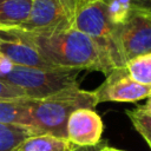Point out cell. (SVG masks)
I'll return each instance as SVG.
<instances>
[{
	"label": "cell",
	"instance_id": "cell-20",
	"mask_svg": "<svg viewBox=\"0 0 151 151\" xmlns=\"http://www.w3.org/2000/svg\"><path fill=\"white\" fill-rule=\"evenodd\" d=\"M132 1H133V6L136 8H139V9L151 13V0H132Z\"/></svg>",
	"mask_w": 151,
	"mask_h": 151
},
{
	"label": "cell",
	"instance_id": "cell-3",
	"mask_svg": "<svg viewBox=\"0 0 151 151\" xmlns=\"http://www.w3.org/2000/svg\"><path fill=\"white\" fill-rule=\"evenodd\" d=\"M73 28L86 34L97 45L113 70L125 66L116 37V26L111 24L107 17L104 1L79 0Z\"/></svg>",
	"mask_w": 151,
	"mask_h": 151
},
{
	"label": "cell",
	"instance_id": "cell-5",
	"mask_svg": "<svg viewBox=\"0 0 151 151\" xmlns=\"http://www.w3.org/2000/svg\"><path fill=\"white\" fill-rule=\"evenodd\" d=\"M79 0H33L27 20L19 27L32 34L73 28Z\"/></svg>",
	"mask_w": 151,
	"mask_h": 151
},
{
	"label": "cell",
	"instance_id": "cell-16",
	"mask_svg": "<svg viewBox=\"0 0 151 151\" xmlns=\"http://www.w3.org/2000/svg\"><path fill=\"white\" fill-rule=\"evenodd\" d=\"M126 114L137 132L145 139L147 144L151 143V117L143 112L139 107L136 110H127Z\"/></svg>",
	"mask_w": 151,
	"mask_h": 151
},
{
	"label": "cell",
	"instance_id": "cell-22",
	"mask_svg": "<svg viewBox=\"0 0 151 151\" xmlns=\"http://www.w3.org/2000/svg\"><path fill=\"white\" fill-rule=\"evenodd\" d=\"M17 125L15 124H0V136L9 132L11 130H13Z\"/></svg>",
	"mask_w": 151,
	"mask_h": 151
},
{
	"label": "cell",
	"instance_id": "cell-18",
	"mask_svg": "<svg viewBox=\"0 0 151 151\" xmlns=\"http://www.w3.org/2000/svg\"><path fill=\"white\" fill-rule=\"evenodd\" d=\"M13 67H14V64L8 58H6L0 53V79L6 74H8Z\"/></svg>",
	"mask_w": 151,
	"mask_h": 151
},
{
	"label": "cell",
	"instance_id": "cell-12",
	"mask_svg": "<svg viewBox=\"0 0 151 151\" xmlns=\"http://www.w3.org/2000/svg\"><path fill=\"white\" fill-rule=\"evenodd\" d=\"M0 124L28 126V98L0 99Z\"/></svg>",
	"mask_w": 151,
	"mask_h": 151
},
{
	"label": "cell",
	"instance_id": "cell-1",
	"mask_svg": "<svg viewBox=\"0 0 151 151\" xmlns=\"http://www.w3.org/2000/svg\"><path fill=\"white\" fill-rule=\"evenodd\" d=\"M39 53L58 68L88 70L109 74L113 67L97 45L83 32L70 28L45 34L28 33Z\"/></svg>",
	"mask_w": 151,
	"mask_h": 151
},
{
	"label": "cell",
	"instance_id": "cell-17",
	"mask_svg": "<svg viewBox=\"0 0 151 151\" xmlns=\"http://www.w3.org/2000/svg\"><path fill=\"white\" fill-rule=\"evenodd\" d=\"M15 98H26V97L18 88L0 80V99H15Z\"/></svg>",
	"mask_w": 151,
	"mask_h": 151
},
{
	"label": "cell",
	"instance_id": "cell-6",
	"mask_svg": "<svg viewBox=\"0 0 151 151\" xmlns=\"http://www.w3.org/2000/svg\"><path fill=\"white\" fill-rule=\"evenodd\" d=\"M116 37L125 64L140 54L151 52V13L136 8L130 18L116 26Z\"/></svg>",
	"mask_w": 151,
	"mask_h": 151
},
{
	"label": "cell",
	"instance_id": "cell-9",
	"mask_svg": "<svg viewBox=\"0 0 151 151\" xmlns=\"http://www.w3.org/2000/svg\"><path fill=\"white\" fill-rule=\"evenodd\" d=\"M104 124L93 109H78L66 123V139L76 146H92L101 140Z\"/></svg>",
	"mask_w": 151,
	"mask_h": 151
},
{
	"label": "cell",
	"instance_id": "cell-24",
	"mask_svg": "<svg viewBox=\"0 0 151 151\" xmlns=\"http://www.w3.org/2000/svg\"><path fill=\"white\" fill-rule=\"evenodd\" d=\"M84 1H105V0H84Z\"/></svg>",
	"mask_w": 151,
	"mask_h": 151
},
{
	"label": "cell",
	"instance_id": "cell-13",
	"mask_svg": "<svg viewBox=\"0 0 151 151\" xmlns=\"http://www.w3.org/2000/svg\"><path fill=\"white\" fill-rule=\"evenodd\" d=\"M125 68L132 80L151 86V52L130 59L125 64Z\"/></svg>",
	"mask_w": 151,
	"mask_h": 151
},
{
	"label": "cell",
	"instance_id": "cell-23",
	"mask_svg": "<svg viewBox=\"0 0 151 151\" xmlns=\"http://www.w3.org/2000/svg\"><path fill=\"white\" fill-rule=\"evenodd\" d=\"M101 151H125V150H119V149H116V147H112V146H109L107 144L101 149Z\"/></svg>",
	"mask_w": 151,
	"mask_h": 151
},
{
	"label": "cell",
	"instance_id": "cell-25",
	"mask_svg": "<svg viewBox=\"0 0 151 151\" xmlns=\"http://www.w3.org/2000/svg\"><path fill=\"white\" fill-rule=\"evenodd\" d=\"M149 146H150V149H151V143H149Z\"/></svg>",
	"mask_w": 151,
	"mask_h": 151
},
{
	"label": "cell",
	"instance_id": "cell-4",
	"mask_svg": "<svg viewBox=\"0 0 151 151\" xmlns=\"http://www.w3.org/2000/svg\"><path fill=\"white\" fill-rule=\"evenodd\" d=\"M80 70L33 68L14 65L12 71L0 80L18 88L29 99H41L67 88L78 87Z\"/></svg>",
	"mask_w": 151,
	"mask_h": 151
},
{
	"label": "cell",
	"instance_id": "cell-19",
	"mask_svg": "<svg viewBox=\"0 0 151 151\" xmlns=\"http://www.w3.org/2000/svg\"><path fill=\"white\" fill-rule=\"evenodd\" d=\"M107 143L105 140H100L98 144L92 145V146H76L72 151H101V149L106 145Z\"/></svg>",
	"mask_w": 151,
	"mask_h": 151
},
{
	"label": "cell",
	"instance_id": "cell-15",
	"mask_svg": "<svg viewBox=\"0 0 151 151\" xmlns=\"http://www.w3.org/2000/svg\"><path fill=\"white\" fill-rule=\"evenodd\" d=\"M33 134H39V133H37L33 129L28 126L17 125L9 132L0 136V151H13L14 147L21 140Z\"/></svg>",
	"mask_w": 151,
	"mask_h": 151
},
{
	"label": "cell",
	"instance_id": "cell-10",
	"mask_svg": "<svg viewBox=\"0 0 151 151\" xmlns=\"http://www.w3.org/2000/svg\"><path fill=\"white\" fill-rule=\"evenodd\" d=\"M74 147L76 145L66 138L39 133L21 140L13 151H72Z\"/></svg>",
	"mask_w": 151,
	"mask_h": 151
},
{
	"label": "cell",
	"instance_id": "cell-21",
	"mask_svg": "<svg viewBox=\"0 0 151 151\" xmlns=\"http://www.w3.org/2000/svg\"><path fill=\"white\" fill-rule=\"evenodd\" d=\"M147 99H146V103L144 104V105H142V106H138L143 112H145L147 116H150L151 117V92H150V94L146 97Z\"/></svg>",
	"mask_w": 151,
	"mask_h": 151
},
{
	"label": "cell",
	"instance_id": "cell-11",
	"mask_svg": "<svg viewBox=\"0 0 151 151\" xmlns=\"http://www.w3.org/2000/svg\"><path fill=\"white\" fill-rule=\"evenodd\" d=\"M33 0H0V28H17L31 12Z\"/></svg>",
	"mask_w": 151,
	"mask_h": 151
},
{
	"label": "cell",
	"instance_id": "cell-14",
	"mask_svg": "<svg viewBox=\"0 0 151 151\" xmlns=\"http://www.w3.org/2000/svg\"><path fill=\"white\" fill-rule=\"evenodd\" d=\"M107 17L112 25L119 26L124 24L134 9L132 0H105Z\"/></svg>",
	"mask_w": 151,
	"mask_h": 151
},
{
	"label": "cell",
	"instance_id": "cell-2",
	"mask_svg": "<svg viewBox=\"0 0 151 151\" xmlns=\"http://www.w3.org/2000/svg\"><path fill=\"white\" fill-rule=\"evenodd\" d=\"M94 106L97 101L92 91L81 90L79 86L41 99L28 98V126L37 133L66 138V123L71 113L78 109Z\"/></svg>",
	"mask_w": 151,
	"mask_h": 151
},
{
	"label": "cell",
	"instance_id": "cell-7",
	"mask_svg": "<svg viewBox=\"0 0 151 151\" xmlns=\"http://www.w3.org/2000/svg\"><path fill=\"white\" fill-rule=\"evenodd\" d=\"M0 53L14 65L33 68H58L37 50L27 32L20 28H0Z\"/></svg>",
	"mask_w": 151,
	"mask_h": 151
},
{
	"label": "cell",
	"instance_id": "cell-8",
	"mask_svg": "<svg viewBox=\"0 0 151 151\" xmlns=\"http://www.w3.org/2000/svg\"><path fill=\"white\" fill-rule=\"evenodd\" d=\"M151 92V86L136 83L129 76L125 66L112 70L106 79L92 91L97 105L106 101L134 103L145 99Z\"/></svg>",
	"mask_w": 151,
	"mask_h": 151
}]
</instances>
